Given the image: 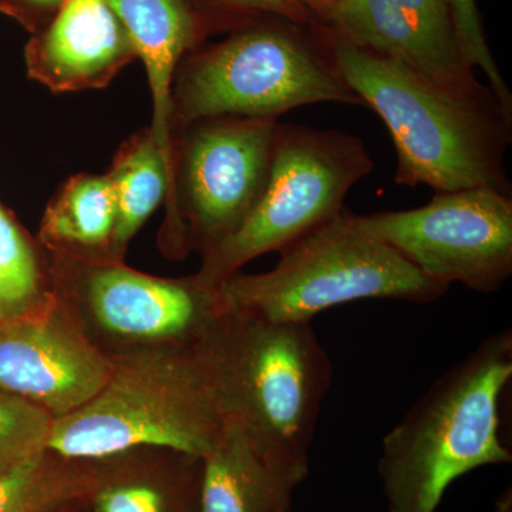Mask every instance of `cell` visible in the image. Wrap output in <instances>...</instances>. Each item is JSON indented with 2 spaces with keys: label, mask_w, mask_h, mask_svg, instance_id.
Instances as JSON below:
<instances>
[{
  "label": "cell",
  "mask_w": 512,
  "mask_h": 512,
  "mask_svg": "<svg viewBox=\"0 0 512 512\" xmlns=\"http://www.w3.org/2000/svg\"><path fill=\"white\" fill-rule=\"evenodd\" d=\"M180 352L123 357L99 393L55 419L47 451L69 460L163 447L202 458L231 416L227 390V323Z\"/></svg>",
  "instance_id": "2"
},
{
  "label": "cell",
  "mask_w": 512,
  "mask_h": 512,
  "mask_svg": "<svg viewBox=\"0 0 512 512\" xmlns=\"http://www.w3.org/2000/svg\"><path fill=\"white\" fill-rule=\"evenodd\" d=\"M116 214V194L109 175H79L47 208L42 237L52 244L77 247L109 244Z\"/></svg>",
  "instance_id": "17"
},
{
  "label": "cell",
  "mask_w": 512,
  "mask_h": 512,
  "mask_svg": "<svg viewBox=\"0 0 512 512\" xmlns=\"http://www.w3.org/2000/svg\"><path fill=\"white\" fill-rule=\"evenodd\" d=\"M332 362L311 323H275L229 315V410L262 457L305 481L309 450Z\"/></svg>",
  "instance_id": "5"
},
{
  "label": "cell",
  "mask_w": 512,
  "mask_h": 512,
  "mask_svg": "<svg viewBox=\"0 0 512 512\" xmlns=\"http://www.w3.org/2000/svg\"><path fill=\"white\" fill-rule=\"evenodd\" d=\"M301 484L272 467L231 414L201 458L198 512H292L293 491Z\"/></svg>",
  "instance_id": "15"
},
{
  "label": "cell",
  "mask_w": 512,
  "mask_h": 512,
  "mask_svg": "<svg viewBox=\"0 0 512 512\" xmlns=\"http://www.w3.org/2000/svg\"><path fill=\"white\" fill-rule=\"evenodd\" d=\"M264 274H235L218 286L227 315L311 323L318 313L362 299L437 301L448 286L431 281L396 249L369 237L343 210L279 251Z\"/></svg>",
  "instance_id": "4"
},
{
  "label": "cell",
  "mask_w": 512,
  "mask_h": 512,
  "mask_svg": "<svg viewBox=\"0 0 512 512\" xmlns=\"http://www.w3.org/2000/svg\"><path fill=\"white\" fill-rule=\"evenodd\" d=\"M37 286L39 272L32 249L0 208V320L26 315Z\"/></svg>",
  "instance_id": "19"
},
{
  "label": "cell",
  "mask_w": 512,
  "mask_h": 512,
  "mask_svg": "<svg viewBox=\"0 0 512 512\" xmlns=\"http://www.w3.org/2000/svg\"><path fill=\"white\" fill-rule=\"evenodd\" d=\"M333 36L397 60L431 82L484 92L458 33L453 0H328L311 8Z\"/></svg>",
  "instance_id": "10"
},
{
  "label": "cell",
  "mask_w": 512,
  "mask_h": 512,
  "mask_svg": "<svg viewBox=\"0 0 512 512\" xmlns=\"http://www.w3.org/2000/svg\"><path fill=\"white\" fill-rule=\"evenodd\" d=\"M87 488V477L60 467L46 450L0 474V512H49Z\"/></svg>",
  "instance_id": "18"
},
{
  "label": "cell",
  "mask_w": 512,
  "mask_h": 512,
  "mask_svg": "<svg viewBox=\"0 0 512 512\" xmlns=\"http://www.w3.org/2000/svg\"><path fill=\"white\" fill-rule=\"evenodd\" d=\"M87 296L103 328L130 338L205 339L227 316L218 288L198 278L164 281L120 266L94 269Z\"/></svg>",
  "instance_id": "12"
},
{
  "label": "cell",
  "mask_w": 512,
  "mask_h": 512,
  "mask_svg": "<svg viewBox=\"0 0 512 512\" xmlns=\"http://www.w3.org/2000/svg\"><path fill=\"white\" fill-rule=\"evenodd\" d=\"M493 512H512V488L508 487L495 501Z\"/></svg>",
  "instance_id": "23"
},
{
  "label": "cell",
  "mask_w": 512,
  "mask_h": 512,
  "mask_svg": "<svg viewBox=\"0 0 512 512\" xmlns=\"http://www.w3.org/2000/svg\"><path fill=\"white\" fill-rule=\"evenodd\" d=\"M329 57L343 82L389 128L399 158L396 184L511 194L504 161L512 143V110L490 86L480 93L457 92L336 36Z\"/></svg>",
  "instance_id": "1"
},
{
  "label": "cell",
  "mask_w": 512,
  "mask_h": 512,
  "mask_svg": "<svg viewBox=\"0 0 512 512\" xmlns=\"http://www.w3.org/2000/svg\"><path fill=\"white\" fill-rule=\"evenodd\" d=\"M299 2H302L306 8L311 9L312 6L318 5V3L328 2V0H299Z\"/></svg>",
  "instance_id": "25"
},
{
  "label": "cell",
  "mask_w": 512,
  "mask_h": 512,
  "mask_svg": "<svg viewBox=\"0 0 512 512\" xmlns=\"http://www.w3.org/2000/svg\"><path fill=\"white\" fill-rule=\"evenodd\" d=\"M512 377V332L493 333L451 367L383 439L377 471L389 512H436L458 478L510 464L500 402Z\"/></svg>",
  "instance_id": "3"
},
{
  "label": "cell",
  "mask_w": 512,
  "mask_h": 512,
  "mask_svg": "<svg viewBox=\"0 0 512 512\" xmlns=\"http://www.w3.org/2000/svg\"><path fill=\"white\" fill-rule=\"evenodd\" d=\"M352 220L448 288L461 284L494 293L511 278V194L491 188L436 192L416 210L352 214Z\"/></svg>",
  "instance_id": "8"
},
{
  "label": "cell",
  "mask_w": 512,
  "mask_h": 512,
  "mask_svg": "<svg viewBox=\"0 0 512 512\" xmlns=\"http://www.w3.org/2000/svg\"><path fill=\"white\" fill-rule=\"evenodd\" d=\"M107 175L116 194V225L110 245L117 256L157 210L173 185L174 173L151 134H147L134 138L120 151Z\"/></svg>",
  "instance_id": "16"
},
{
  "label": "cell",
  "mask_w": 512,
  "mask_h": 512,
  "mask_svg": "<svg viewBox=\"0 0 512 512\" xmlns=\"http://www.w3.org/2000/svg\"><path fill=\"white\" fill-rule=\"evenodd\" d=\"M217 2L229 8L266 13V15H274L276 18L302 23V25L319 23L312 10L306 8L299 0H217Z\"/></svg>",
  "instance_id": "22"
},
{
  "label": "cell",
  "mask_w": 512,
  "mask_h": 512,
  "mask_svg": "<svg viewBox=\"0 0 512 512\" xmlns=\"http://www.w3.org/2000/svg\"><path fill=\"white\" fill-rule=\"evenodd\" d=\"M23 3L35 8H60L64 0H22Z\"/></svg>",
  "instance_id": "24"
},
{
  "label": "cell",
  "mask_w": 512,
  "mask_h": 512,
  "mask_svg": "<svg viewBox=\"0 0 512 512\" xmlns=\"http://www.w3.org/2000/svg\"><path fill=\"white\" fill-rule=\"evenodd\" d=\"M136 56L146 67L153 96L151 138L173 168L170 130L173 124V80L181 57L195 43L198 20L187 0H106Z\"/></svg>",
  "instance_id": "14"
},
{
  "label": "cell",
  "mask_w": 512,
  "mask_h": 512,
  "mask_svg": "<svg viewBox=\"0 0 512 512\" xmlns=\"http://www.w3.org/2000/svg\"><path fill=\"white\" fill-rule=\"evenodd\" d=\"M133 57L126 29L106 0H64L26 50L30 77L53 92L106 86Z\"/></svg>",
  "instance_id": "13"
},
{
  "label": "cell",
  "mask_w": 512,
  "mask_h": 512,
  "mask_svg": "<svg viewBox=\"0 0 512 512\" xmlns=\"http://www.w3.org/2000/svg\"><path fill=\"white\" fill-rule=\"evenodd\" d=\"M184 144L181 187L204 255L234 234L264 191L278 120L198 121Z\"/></svg>",
  "instance_id": "9"
},
{
  "label": "cell",
  "mask_w": 512,
  "mask_h": 512,
  "mask_svg": "<svg viewBox=\"0 0 512 512\" xmlns=\"http://www.w3.org/2000/svg\"><path fill=\"white\" fill-rule=\"evenodd\" d=\"M96 512H170L167 495L143 481H124L97 491Z\"/></svg>",
  "instance_id": "21"
},
{
  "label": "cell",
  "mask_w": 512,
  "mask_h": 512,
  "mask_svg": "<svg viewBox=\"0 0 512 512\" xmlns=\"http://www.w3.org/2000/svg\"><path fill=\"white\" fill-rule=\"evenodd\" d=\"M342 103L365 107L301 36L255 28L229 37L188 62L173 94V123L218 117L275 119L296 107Z\"/></svg>",
  "instance_id": "7"
},
{
  "label": "cell",
  "mask_w": 512,
  "mask_h": 512,
  "mask_svg": "<svg viewBox=\"0 0 512 512\" xmlns=\"http://www.w3.org/2000/svg\"><path fill=\"white\" fill-rule=\"evenodd\" d=\"M373 168L359 137L278 123L261 197L237 231L204 255L198 281L218 288L252 259L279 252L332 220L345 210L353 185Z\"/></svg>",
  "instance_id": "6"
},
{
  "label": "cell",
  "mask_w": 512,
  "mask_h": 512,
  "mask_svg": "<svg viewBox=\"0 0 512 512\" xmlns=\"http://www.w3.org/2000/svg\"><path fill=\"white\" fill-rule=\"evenodd\" d=\"M110 373V360L63 326L28 313L0 322V389L53 419L92 400Z\"/></svg>",
  "instance_id": "11"
},
{
  "label": "cell",
  "mask_w": 512,
  "mask_h": 512,
  "mask_svg": "<svg viewBox=\"0 0 512 512\" xmlns=\"http://www.w3.org/2000/svg\"><path fill=\"white\" fill-rule=\"evenodd\" d=\"M52 414L0 389V474L47 450Z\"/></svg>",
  "instance_id": "20"
},
{
  "label": "cell",
  "mask_w": 512,
  "mask_h": 512,
  "mask_svg": "<svg viewBox=\"0 0 512 512\" xmlns=\"http://www.w3.org/2000/svg\"><path fill=\"white\" fill-rule=\"evenodd\" d=\"M0 322H2V320H0Z\"/></svg>",
  "instance_id": "26"
}]
</instances>
